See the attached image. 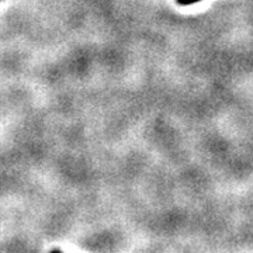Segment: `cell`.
<instances>
[{"label": "cell", "mask_w": 253, "mask_h": 253, "mask_svg": "<svg viewBox=\"0 0 253 253\" xmlns=\"http://www.w3.org/2000/svg\"><path fill=\"white\" fill-rule=\"evenodd\" d=\"M201 0H177V3L180 4V6H191V4H194V3H199Z\"/></svg>", "instance_id": "obj_1"}]
</instances>
